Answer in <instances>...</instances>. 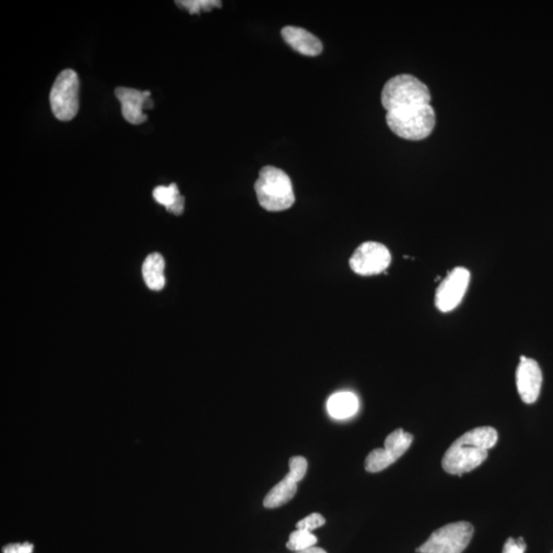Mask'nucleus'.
I'll list each match as a JSON object with an SVG mask.
<instances>
[{"label": "nucleus", "instance_id": "6ab92c4d", "mask_svg": "<svg viewBox=\"0 0 553 553\" xmlns=\"http://www.w3.org/2000/svg\"><path fill=\"white\" fill-rule=\"evenodd\" d=\"M180 8L187 10L191 15L201 12H209L214 8H221L220 0H179L175 2Z\"/></svg>", "mask_w": 553, "mask_h": 553}, {"label": "nucleus", "instance_id": "f03ea898", "mask_svg": "<svg viewBox=\"0 0 553 553\" xmlns=\"http://www.w3.org/2000/svg\"><path fill=\"white\" fill-rule=\"evenodd\" d=\"M256 197L268 212L286 211L294 204L292 180L278 167L265 166L254 185Z\"/></svg>", "mask_w": 553, "mask_h": 553}, {"label": "nucleus", "instance_id": "412c9836", "mask_svg": "<svg viewBox=\"0 0 553 553\" xmlns=\"http://www.w3.org/2000/svg\"><path fill=\"white\" fill-rule=\"evenodd\" d=\"M325 523L326 519L324 518L322 515L312 514L296 524V528H298V530L312 532L315 529L322 527V525H325Z\"/></svg>", "mask_w": 553, "mask_h": 553}, {"label": "nucleus", "instance_id": "39448f33", "mask_svg": "<svg viewBox=\"0 0 553 553\" xmlns=\"http://www.w3.org/2000/svg\"><path fill=\"white\" fill-rule=\"evenodd\" d=\"M475 533L474 525L457 522L444 525L431 533L426 542L416 549L418 553H462L467 549Z\"/></svg>", "mask_w": 553, "mask_h": 553}, {"label": "nucleus", "instance_id": "ddd939ff", "mask_svg": "<svg viewBox=\"0 0 553 553\" xmlns=\"http://www.w3.org/2000/svg\"><path fill=\"white\" fill-rule=\"evenodd\" d=\"M327 410L335 420H346L354 416L359 410V400L353 393L341 392L332 397L327 402Z\"/></svg>", "mask_w": 553, "mask_h": 553}, {"label": "nucleus", "instance_id": "7ed1b4c3", "mask_svg": "<svg viewBox=\"0 0 553 553\" xmlns=\"http://www.w3.org/2000/svg\"><path fill=\"white\" fill-rule=\"evenodd\" d=\"M386 118L390 131L409 140L428 138L436 125V113L430 105L399 108L388 111Z\"/></svg>", "mask_w": 553, "mask_h": 553}, {"label": "nucleus", "instance_id": "2eb2a0df", "mask_svg": "<svg viewBox=\"0 0 553 553\" xmlns=\"http://www.w3.org/2000/svg\"><path fill=\"white\" fill-rule=\"evenodd\" d=\"M296 491H298V483L289 480L285 477L268 492L264 499V507L267 509L280 508L292 501Z\"/></svg>", "mask_w": 553, "mask_h": 553}, {"label": "nucleus", "instance_id": "393cba45", "mask_svg": "<svg viewBox=\"0 0 553 553\" xmlns=\"http://www.w3.org/2000/svg\"><path fill=\"white\" fill-rule=\"evenodd\" d=\"M553 553V552H552Z\"/></svg>", "mask_w": 553, "mask_h": 553}, {"label": "nucleus", "instance_id": "f257e3e1", "mask_svg": "<svg viewBox=\"0 0 553 553\" xmlns=\"http://www.w3.org/2000/svg\"><path fill=\"white\" fill-rule=\"evenodd\" d=\"M498 441L497 430L491 427H481L463 434L451 445L445 453L442 467L446 473L462 476L480 467L487 460L488 450Z\"/></svg>", "mask_w": 553, "mask_h": 553}, {"label": "nucleus", "instance_id": "dca6fc26", "mask_svg": "<svg viewBox=\"0 0 553 553\" xmlns=\"http://www.w3.org/2000/svg\"><path fill=\"white\" fill-rule=\"evenodd\" d=\"M413 442V436L406 433L402 429H397L389 434L384 441V449L397 461L401 458L411 446Z\"/></svg>", "mask_w": 553, "mask_h": 553}, {"label": "nucleus", "instance_id": "9b49d317", "mask_svg": "<svg viewBox=\"0 0 553 553\" xmlns=\"http://www.w3.org/2000/svg\"><path fill=\"white\" fill-rule=\"evenodd\" d=\"M281 35L290 47H293L295 52L301 53L303 56H319L323 51V44L320 39L312 35L311 32L300 28V27H285L281 31Z\"/></svg>", "mask_w": 553, "mask_h": 553}, {"label": "nucleus", "instance_id": "f3484780", "mask_svg": "<svg viewBox=\"0 0 553 553\" xmlns=\"http://www.w3.org/2000/svg\"><path fill=\"white\" fill-rule=\"evenodd\" d=\"M396 461L389 452L384 448H377L371 451L365 461V469L368 473H380Z\"/></svg>", "mask_w": 553, "mask_h": 553}, {"label": "nucleus", "instance_id": "4be33fe9", "mask_svg": "<svg viewBox=\"0 0 553 553\" xmlns=\"http://www.w3.org/2000/svg\"><path fill=\"white\" fill-rule=\"evenodd\" d=\"M525 548L527 546H525L524 538L514 539L510 537L505 542L502 553H525Z\"/></svg>", "mask_w": 553, "mask_h": 553}, {"label": "nucleus", "instance_id": "6e6552de", "mask_svg": "<svg viewBox=\"0 0 553 553\" xmlns=\"http://www.w3.org/2000/svg\"><path fill=\"white\" fill-rule=\"evenodd\" d=\"M469 281L468 268L457 267L452 269L437 289L435 305L438 311L448 313L460 306L468 292Z\"/></svg>", "mask_w": 553, "mask_h": 553}, {"label": "nucleus", "instance_id": "aec40b11", "mask_svg": "<svg viewBox=\"0 0 553 553\" xmlns=\"http://www.w3.org/2000/svg\"><path fill=\"white\" fill-rule=\"evenodd\" d=\"M308 469V461L305 457L294 456L289 461V473L287 477L295 483H299L305 477Z\"/></svg>", "mask_w": 553, "mask_h": 553}, {"label": "nucleus", "instance_id": "9d476101", "mask_svg": "<svg viewBox=\"0 0 553 553\" xmlns=\"http://www.w3.org/2000/svg\"><path fill=\"white\" fill-rule=\"evenodd\" d=\"M116 96L121 103V111L127 123L134 125L146 123L148 116L144 110L152 109L154 107L153 100L150 99V92L118 87Z\"/></svg>", "mask_w": 553, "mask_h": 553}, {"label": "nucleus", "instance_id": "5701e85b", "mask_svg": "<svg viewBox=\"0 0 553 553\" xmlns=\"http://www.w3.org/2000/svg\"><path fill=\"white\" fill-rule=\"evenodd\" d=\"M33 545L28 542H25L22 544H10L4 546L3 549L4 553H33Z\"/></svg>", "mask_w": 553, "mask_h": 553}, {"label": "nucleus", "instance_id": "1a4fd4ad", "mask_svg": "<svg viewBox=\"0 0 553 553\" xmlns=\"http://www.w3.org/2000/svg\"><path fill=\"white\" fill-rule=\"evenodd\" d=\"M517 388L519 397L525 404L538 400L542 387V371L539 364L522 356L516 373Z\"/></svg>", "mask_w": 553, "mask_h": 553}, {"label": "nucleus", "instance_id": "0eeeda50", "mask_svg": "<svg viewBox=\"0 0 553 553\" xmlns=\"http://www.w3.org/2000/svg\"><path fill=\"white\" fill-rule=\"evenodd\" d=\"M390 261L392 255L386 246L379 242L369 241L356 249L349 260V266L357 275L373 276L386 271Z\"/></svg>", "mask_w": 553, "mask_h": 553}, {"label": "nucleus", "instance_id": "423d86ee", "mask_svg": "<svg viewBox=\"0 0 553 553\" xmlns=\"http://www.w3.org/2000/svg\"><path fill=\"white\" fill-rule=\"evenodd\" d=\"M79 78L72 69L59 74L52 85L50 100L53 116L60 121H70L79 109Z\"/></svg>", "mask_w": 553, "mask_h": 553}, {"label": "nucleus", "instance_id": "4468645a", "mask_svg": "<svg viewBox=\"0 0 553 553\" xmlns=\"http://www.w3.org/2000/svg\"><path fill=\"white\" fill-rule=\"evenodd\" d=\"M153 197L157 204L165 206L168 212L175 215H180L184 212L185 197L180 194L177 184L155 188Z\"/></svg>", "mask_w": 553, "mask_h": 553}, {"label": "nucleus", "instance_id": "20e7f679", "mask_svg": "<svg viewBox=\"0 0 553 553\" xmlns=\"http://www.w3.org/2000/svg\"><path fill=\"white\" fill-rule=\"evenodd\" d=\"M381 102L387 112L408 106L430 105V92L420 79L401 74L384 85Z\"/></svg>", "mask_w": 553, "mask_h": 553}, {"label": "nucleus", "instance_id": "b1692460", "mask_svg": "<svg viewBox=\"0 0 553 553\" xmlns=\"http://www.w3.org/2000/svg\"><path fill=\"white\" fill-rule=\"evenodd\" d=\"M295 553H327L325 550H324L321 548H312V549H309L307 550H303V551H300V552H295Z\"/></svg>", "mask_w": 553, "mask_h": 553}, {"label": "nucleus", "instance_id": "f8f14e48", "mask_svg": "<svg viewBox=\"0 0 553 553\" xmlns=\"http://www.w3.org/2000/svg\"><path fill=\"white\" fill-rule=\"evenodd\" d=\"M164 256L155 252L148 256L143 265V276L148 288L160 292L165 286Z\"/></svg>", "mask_w": 553, "mask_h": 553}, {"label": "nucleus", "instance_id": "a211bd4d", "mask_svg": "<svg viewBox=\"0 0 553 553\" xmlns=\"http://www.w3.org/2000/svg\"><path fill=\"white\" fill-rule=\"evenodd\" d=\"M317 542H318V538L313 535L311 532L296 530L290 534L286 548L289 550L300 552L315 548Z\"/></svg>", "mask_w": 553, "mask_h": 553}]
</instances>
